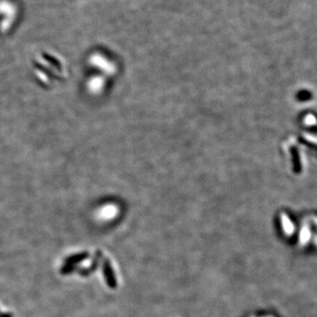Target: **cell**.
Segmentation results:
<instances>
[{"label": "cell", "mask_w": 317, "mask_h": 317, "mask_svg": "<svg viewBox=\"0 0 317 317\" xmlns=\"http://www.w3.org/2000/svg\"><path fill=\"white\" fill-rule=\"evenodd\" d=\"M87 257H88V253H87V252L86 253L78 254V255H74V256L68 257L66 259V263L69 264H77V263L82 262L85 259H87Z\"/></svg>", "instance_id": "4"}, {"label": "cell", "mask_w": 317, "mask_h": 317, "mask_svg": "<svg viewBox=\"0 0 317 317\" xmlns=\"http://www.w3.org/2000/svg\"><path fill=\"white\" fill-rule=\"evenodd\" d=\"M103 272L105 275V279L107 280V283L110 287H115L117 286V281L114 276L113 270L110 265L109 260H105L104 265H103Z\"/></svg>", "instance_id": "3"}, {"label": "cell", "mask_w": 317, "mask_h": 317, "mask_svg": "<svg viewBox=\"0 0 317 317\" xmlns=\"http://www.w3.org/2000/svg\"><path fill=\"white\" fill-rule=\"evenodd\" d=\"M302 144L312 148L317 154V115L314 112H307L302 117Z\"/></svg>", "instance_id": "1"}, {"label": "cell", "mask_w": 317, "mask_h": 317, "mask_svg": "<svg viewBox=\"0 0 317 317\" xmlns=\"http://www.w3.org/2000/svg\"><path fill=\"white\" fill-rule=\"evenodd\" d=\"M72 270H73V264H67V266H65V267L63 269L62 272L64 273V274H66V273L72 272Z\"/></svg>", "instance_id": "5"}, {"label": "cell", "mask_w": 317, "mask_h": 317, "mask_svg": "<svg viewBox=\"0 0 317 317\" xmlns=\"http://www.w3.org/2000/svg\"><path fill=\"white\" fill-rule=\"evenodd\" d=\"M0 14L4 16L3 21L1 23L2 30L5 31L11 26L17 15V8L15 4H12L8 0L0 1Z\"/></svg>", "instance_id": "2"}, {"label": "cell", "mask_w": 317, "mask_h": 317, "mask_svg": "<svg viewBox=\"0 0 317 317\" xmlns=\"http://www.w3.org/2000/svg\"><path fill=\"white\" fill-rule=\"evenodd\" d=\"M11 317L10 315H7V314H5V315H1V317Z\"/></svg>", "instance_id": "6"}]
</instances>
